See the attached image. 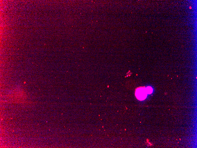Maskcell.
I'll return each instance as SVG.
<instances>
[{
  "instance_id": "obj_1",
  "label": "cell",
  "mask_w": 197,
  "mask_h": 148,
  "mask_svg": "<svg viewBox=\"0 0 197 148\" xmlns=\"http://www.w3.org/2000/svg\"><path fill=\"white\" fill-rule=\"evenodd\" d=\"M147 94L146 88L145 87H140L136 90L135 95L136 97L140 101L145 100L146 98Z\"/></svg>"
},
{
  "instance_id": "obj_2",
  "label": "cell",
  "mask_w": 197,
  "mask_h": 148,
  "mask_svg": "<svg viewBox=\"0 0 197 148\" xmlns=\"http://www.w3.org/2000/svg\"><path fill=\"white\" fill-rule=\"evenodd\" d=\"M146 90L147 93L148 94H150L152 93V91H153L152 89L150 87H147V88H146Z\"/></svg>"
}]
</instances>
